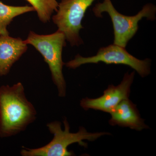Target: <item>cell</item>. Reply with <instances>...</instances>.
I'll return each mask as SVG.
<instances>
[{
    "instance_id": "cell-2",
    "label": "cell",
    "mask_w": 156,
    "mask_h": 156,
    "mask_svg": "<svg viewBox=\"0 0 156 156\" xmlns=\"http://www.w3.org/2000/svg\"><path fill=\"white\" fill-rule=\"evenodd\" d=\"M64 130H62L61 123L58 121L48 123L47 127L50 133L53 135V139L47 145L35 149L23 147L20 152L23 156H72L74 154L68 150V147L73 144L87 147V143L83 140L95 141L104 135H109L108 132L90 133L86 128L80 127L76 133L70 132L69 124L66 119L63 121Z\"/></svg>"
},
{
    "instance_id": "cell-10",
    "label": "cell",
    "mask_w": 156,
    "mask_h": 156,
    "mask_svg": "<svg viewBox=\"0 0 156 156\" xmlns=\"http://www.w3.org/2000/svg\"><path fill=\"white\" fill-rule=\"evenodd\" d=\"M34 11L32 6H9L0 1V36L9 35L7 27L15 17Z\"/></svg>"
},
{
    "instance_id": "cell-4",
    "label": "cell",
    "mask_w": 156,
    "mask_h": 156,
    "mask_svg": "<svg viewBox=\"0 0 156 156\" xmlns=\"http://www.w3.org/2000/svg\"><path fill=\"white\" fill-rule=\"evenodd\" d=\"M96 17H102L106 12L110 17L114 34L113 44L126 48L128 42L135 35L138 30V23L144 17L149 20L156 18V8L154 5L147 4L134 16H126L116 10L111 0H104L96 4L92 9Z\"/></svg>"
},
{
    "instance_id": "cell-11",
    "label": "cell",
    "mask_w": 156,
    "mask_h": 156,
    "mask_svg": "<svg viewBox=\"0 0 156 156\" xmlns=\"http://www.w3.org/2000/svg\"><path fill=\"white\" fill-rule=\"evenodd\" d=\"M37 11L39 19L43 23L50 21L54 11H57L56 0H26Z\"/></svg>"
},
{
    "instance_id": "cell-8",
    "label": "cell",
    "mask_w": 156,
    "mask_h": 156,
    "mask_svg": "<svg viewBox=\"0 0 156 156\" xmlns=\"http://www.w3.org/2000/svg\"><path fill=\"white\" fill-rule=\"evenodd\" d=\"M110 114L109 124L112 126L127 127L137 131L149 128L140 117L136 105L129 98L122 101Z\"/></svg>"
},
{
    "instance_id": "cell-6",
    "label": "cell",
    "mask_w": 156,
    "mask_h": 156,
    "mask_svg": "<svg viewBox=\"0 0 156 156\" xmlns=\"http://www.w3.org/2000/svg\"><path fill=\"white\" fill-rule=\"evenodd\" d=\"M95 0H61L58 4L57 13L52 17L58 30L65 36L71 46L83 43L80 32L83 28L82 21L86 11Z\"/></svg>"
},
{
    "instance_id": "cell-9",
    "label": "cell",
    "mask_w": 156,
    "mask_h": 156,
    "mask_svg": "<svg viewBox=\"0 0 156 156\" xmlns=\"http://www.w3.org/2000/svg\"><path fill=\"white\" fill-rule=\"evenodd\" d=\"M27 45L20 38L0 36V76L9 73L13 65L27 50Z\"/></svg>"
},
{
    "instance_id": "cell-7",
    "label": "cell",
    "mask_w": 156,
    "mask_h": 156,
    "mask_svg": "<svg viewBox=\"0 0 156 156\" xmlns=\"http://www.w3.org/2000/svg\"><path fill=\"white\" fill-rule=\"evenodd\" d=\"M135 71L125 74L121 83L117 86L109 85L103 95L95 98H83L80 106L85 110L94 109L110 114L122 101L129 98Z\"/></svg>"
},
{
    "instance_id": "cell-1",
    "label": "cell",
    "mask_w": 156,
    "mask_h": 156,
    "mask_svg": "<svg viewBox=\"0 0 156 156\" xmlns=\"http://www.w3.org/2000/svg\"><path fill=\"white\" fill-rule=\"evenodd\" d=\"M36 115L21 83L0 87V137H9L24 131L36 119Z\"/></svg>"
},
{
    "instance_id": "cell-5",
    "label": "cell",
    "mask_w": 156,
    "mask_h": 156,
    "mask_svg": "<svg viewBox=\"0 0 156 156\" xmlns=\"http://www.w3.org/2000/svg\"><path fill=\"white\" fill-rule=\"evenodd\" d=\"M100 62L106 64L128 66L143 78L149 75L151 73V59L140 60L128 53L126 48L114 44L100 48L95 56L85 57L78 54L74 59L65 65L66 67L75 69L83 65L97 64Z\"/></svg>"
},
{
    "instance_id": "cell-3",
    "label": "cell",
    "mask_w": 156,
    "mask_h": 156,
    "mask_svg": "<svg viewBox=\"0 0 156 156\" xmlns=\"http://www.w3.org/2000/svg\"><path fill=\"white\" fill-rule=\"evenodd\" d=\"M65 36L57 30L48 35H40L30 31L24 41L27 44L32 45L41 54L49 66L52 80L58 89V96L66 94V83L62 73L65 63L62 61V51L66 45Z\"/></svg>"
}]
</instances>
